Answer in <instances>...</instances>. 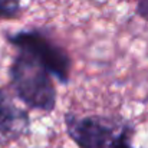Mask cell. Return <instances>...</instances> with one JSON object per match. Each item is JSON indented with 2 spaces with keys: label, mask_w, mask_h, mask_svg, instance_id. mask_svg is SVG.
Instances as JSON below:
<instances>
[{
  "label": "cell",
  "mask_w": 148,
  "mask_h": 148,
  "mask_svg": "<svg viewBox=\"0 0 148 148\" xmlns=\"http://www.w3.org/2000/svg\"><path fill=\"white\" fill-rule=\"evenodd\" d=\"M9 40L22 52H26L38 59L60 82H68L71 59L60 46L50 40L48 35L39 30H22L10 36Z\"/></svg>",
  "instance_id": "3957f363"
},
{
  "label": "cell",
  "mask_w": 148,
  "mask_h": 148,
  "mask_svg": "<svg viewBox=\"0 0 148 148\" xmlns=\"http://www.w3.org/2000/svg\"><path fill=\"white\" fill-rule=\"evenodd\" d=\"M49 71L32 55L22 52L10 66V81L16 95L29 108L50 112L56 103V91Z\"/></svg>",
  "instance_id": "6da1fadb"
},
{
  "label": "cell",
  "mask_w": 148,
  "mask_h": 148,
  "mask_svg": "<svg viewBox=\"0 0 148 148\" xmlns=\"http://www.w3.org/2000/svg\"><path fill=\"white\" fill-rule=\"evenodd\" d=\"M29 116L17 108L6 92L0 89V134L9 138H17L26 132Z\"/></svg>",
  "instance_id": "277c9868"
},
{
  "label": "cell",
  "mask_w": 148,
  "mask_h": 148,
  "mask_svg": "<svg viewBox=\"0 0 148 148\" xmlns=\"http://www.w3.org/2000/svg\"><path fill=\"white\" fill-rule=\"evenodd\" d=\"M66 131L79 148H125L130 145V128L108 116H76L68 114Z\"/></svg>",
  "instance_id": "7a4b0ae2"
},
{
  "label": "cell",
  "mask_w": 148,
  "mask_h": 148,
  "mask_svg": "<svg viewBox=\"0 0 148 148\" xmlns=\"http://www.w3.org/2000/svg\"><path fill=\"white\" fill-rule=\"evenodd\" d=\"M125 148H132V147H131V145H128V147H125Z\"/></svg>",
  "instance_id": "52a82bcc"
},
{
  "label": "cell",
  "mask_w": 148,
  "mask_h": 148,
  "mask_svg": "<svg viewBox=\"0 0 148 148\" xmlns=\"http://www.w3.org/2000/svg\"><path fill=\"white\" fill-rule=\"evenodd\" d=\"M22 10L20 0H0V20L17 17Z\"/></svg>",
  "instance_id": "5b68a950"
},
{
  "label": "cell",
  "mask_w": 148,
  "mask_h": 148,
  "mask_svg": "<svg viewBox=\"0 0 148 148\" xmlns=\"http://www.w3.org/2000/svg\"><path fill=\"white\" fill-rule=\"evenodd\" d=\"M137 14L148 22V0H140L137 4Z\"/></svg>",
  "instance_id": "8992f818"
}]
</instances>
